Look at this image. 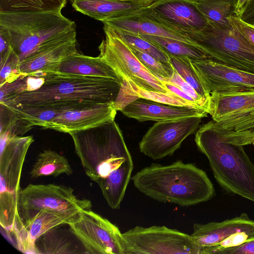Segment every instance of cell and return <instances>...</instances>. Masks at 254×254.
<instances>
[{"instance_id":"32","label":"cell","mask_w":254,"mask_h":254,"mask_svg":"<svg viewBox=\"0 0 254 254\" xmlns=\"http://www.w3.org/2000/svg\"><path fill=\"white\" fill-rule=\"evenodd\" d=\"M108 27L116 36L121 39L129 48L145 53L163 63L170 64L166 52L151 42L139 35Z\"/></svg>"},{"instance_id":"29","label":"cell","mask_w":254,"mask_h":254,"mask_svg":"<svg viewBox=\"0 0 254 254\" xmlns=\"http://www.w3.org/2000/svg\"><path fill=\"white\" fill-rule=\"evenodd\" d=\"M238 0H203L196 3L208 22L224 28L231 27L228 18L235 15Z\"/></svg>"},{"instance_id":"28","label":"cell","mask_w":254,"mask_h":254,"mask_svg":"<svg viewBox=\"0 0 254 254\" xmlns=\"http://www.w3.org/2000/svg\"><path fill=\"white\" fill-rule=\"evenodd\" d=\"M67 0H0V14L61 12Z\"/></svg>"},{"instance_id":"22","label":"cell","mask_w":254,"mask_h":254,"mask_svg":"<svg viewBox=\"0 0 254 254\" xmlns=\"http://www.w3.org/2000/svg\"><path fill=\"white\" fill-rule=\"evenodd\" d=\"M76 40L52 47L35 53L20 64L22 75L34 76L39 73L57 72L60 63L77 52Z\"/></svg>"},{"instance_id":"7","label":"cell","mask_w":254,"mask_h":254,"mask_svg":"<svg viewBox=\"0 0 254 254\" xmlns=\"http://www.w3.org/2000/svg\"><path fill=\"white\" fill-rule=\"evenodd\" d=\"M208 114L225 141L254 145V90L211 92Z\"/></svg>"},{"instance_id":"31","label":"cell","mask_w":254,"mask_h":254,"mask_svg":"<svg viewBox=\"0 0 254 254\" xmlns=\"http://www.w3.org/2000/svg\"><path fill=\"white\" fill-rule=\"evenodd\" d=\"M170 54L178 56L188 57L192 60L208 58L207 55L197 47L171 38L139 35Z\"/></svg>"},{"instance_id":"3","label":"cell","mask_w":254,"mask_h":254,"mask_svg":"<svg viewBox=\"0 0 254 254\" xmlns=\"http://www.w3.org/2000/svg\"><path fill=\"white\" fill-rule=\"evenodd\" d=\"M36 75L43 79L40 87L22 92L0 103L13 106L115 102L123 84L111 78L61 72H49Z\"/></svg>"},{"instance_id":"17","label":"cell","mask_w":254,"mask_h":254,"mask_svg":"<svg viewBox=\"0 0 254 254\" xmlns=\"http://www.w3.org/2000/svg\"><path fill=\"white\" fill-rule=\"evenodd\" d=\"M114 103H92L64 111L42 128L68 133L114 120L117 111Z\"/></svg>"},{"instance_id":"35","label":"cell","mask_w":254,"mask_h":254,"mask_svg":"<svg viewBox=\"0 0 254 254\" xmlns=\"http://www.w3.org/2000/svg\"><path fill=\"white\" fill-rule=\"evenodd\" d=\"M130 48L138 60L154 75L165 78H170L172 76L174 68L170 64L163 63L145 53Z\"/></svg>"},{"instance_id":"27","label":"cell","mask_w":254,"mask_h":254,"mask_svg":"<svg viewBox=\"0 0 254 254\" xmlns=\"http://www.w3.org/2000/svg\"><path fill=\"white\" fill-rule=\"evenodd\" d=\"M59 226L46 232L36 241L37 254L81 253L68 233L65 234L64 231L59 230Z\"/></svg>"},{"instance_id":"44","label":"cell","mask_w":254,"mask_h":254,"mask_svg":"<svg viewBox=\"0 0 254 254\" xmlns=\"http://www.w3.org/2000/svg\"><path fill=\"white\" fill-rule=\"evenodd\" d=\"M190 0V1H191L194 2L195 3H197V2H198L199 1H202L203 0Z\"/></svg>"},{"instance_id":"41","label":"cell","mask_w":254,"mask_h":254,"mask_svg":"<svg viewBox=\"0 0 254 254\" xmlns=\"http://www.w3.org/2000/svg\"><path fill=\"white\" fill-rule=\"evenodd\" d=\"M241 19L254 25V0H250L245 9L238 16Z\"/></svg>"},{"instance_id":"5","label":"cell","mask_w":254,"mask_h":254,"mask_svg":"<svg viewBox=\"0 0 254 254\" xmlns=\"http://www.w3.org/2000/svg\"><path fill=\"white\" fill-rule=\"evenodd\" d=\"M195 142L207 158L220 186L229 192L254 202V165L243 146L225 141L213 120L199 127Z\"/></svg>"},{"instance_id":"33","label":"cell","mask_w":254,"mask_h":254,"mask_svg":"<svg viewBox=\"0 0 254 254\" xmlns=\"http://www.w3.org/2000/svg\"><path fill=\"white\" fill-rule=\"evenodd\" d=\"M0 133H6L11 137L23 136L34 126L10 107L0 103Z\"/></svg>"},{"instance_id":"4","label":"cell","mask_w":254,"mask_h":254,"mask_svg":"<svg viewBox=\"0 0 254 254\" xmlns=\"http://www.w3.org/2000/svg\"><path fill=\"white\" fill-rule=\"evenodd\" d=\"M0 28L7 33L20 63L36 53L76 40V24L61 12L0 14Z\"/></svg>"},{"instance_id":"11","label":"cell","mask_w":254,"mask_h":254,"mask_svg":"<svg viewBox=\"0 0 254 254\" xmlns=\"http://www.w3.org/2000/svg\"><path fill=\"white\" fill-rule=\"evenodd\" d=\"M201 254H221L254 239V221L245 213L222 222L195 223L190 235Z\"/></svg>"},{"instance_id":"19","label":"cell","mask_w":254,"mask_h":254,"mask_svg":"<svg viewBox=\"0 0 254 254\" xmlns=\"http://www.w3.org/2000/svg\"><path fill=\"white\" fill-rule=\"evenodd\" d=\"M121 112L126 117L139 122H159L194 116L204 118L208 114L202 109L169 105L141 98L128 103Z\"/></svg>"},{"instance_id":"38","label":"cell","mask_w":254,"mask_h":254,"mask_svg":"<svg viewBox=\"0 0 254 254\" xmlns=\"http://www.w3.org/2000/svg\"><path fill=\"white\" fill-rule=\"evenodd\" d=\"M228 20L232 27L254 47V25L244 22L236 15L228 18Z\"/></svg>"},{"instance_id":"21","label":"cell","mask_w":254,"mask_h":254,"mask_svg":"<svg viewBox=\"0 0 254 254\" xmlns=\"http://www.w3.org/2000/svg\"><path fill=\"white\" fill-rule=\"evenodd\" d=\"M78 12L103 22L138 12L152 3L116 0H69Z\"/></svg>"},{"instance_id":"14","label":"cell","mask_w":254,"mask_h":254,"mask_svg":"<svg viewBox=\"0 0 254 254\" xmlns=\"http://www.w3.org/2000/svg\"><path fill=\"white\" fill-rule=\"evenodd\" d=\"M202 118L194 116L157 122L140 141V152L154 160L172 155L195 131Z\"/></svg>"},{"instance_id":"25","label":"cell","mask_w":254,"mask_h":254,"mask_svg":"<svg viewBox=\"0 0 254 254\" xmlns=\"http://www.w3.org/2000/svg\"><path fill=\"white\" fill-rule=\"evenodd\" d=\"M73 170L67 158L50 149L44 150L37 157L30 172L31 178L70 175Z\"/></svg>"},{"instance_id":"1","label":"cell","mask_w":254,"mask_h":254,"mask_svg":"<svg viewBox=\"0 0 254 254\" xmlns=\"http://www.w3.org/2000/svg\"><path fill=\"white\" fill-rule=\"evenodd\" d=\"M87 176L114 197L125 195L133 169L131 156L114 120L68 132Z\"/></svg>"},{"instance_id":"23","label":"cell","mask_w":254,"mask_h":254,"mask_svg":"<svg viewBox=\"0 0 254 254\" xmlns=\"http://www.w3.org/2000/svg\"><path fill=\"white\" fill-rule=\"evenodd\" d=\"M57 72L111 78L123 83L122 78L100 57L85 56L77 51L64 58L60 63Z\"/></svg>"},{"instance_id":"16","label":"cell","mask_w":254,"mask_h":254,"mask_svg":"<svg viewBox=\"0 0 254 254\" xmlns=\"http://www.w3.org/2000/svg\"><path fill=\"white\" fill-rule=\"evenodd\" d=\"M210 92L254 90V73L206 58L192 60Z\"/></svg>"},{"instance_id":"8","label":"cell","mask_w":254,"mask_h":254,"mask_svg":"<svg viewBox=\"0 0 254 254\" xmlns=\"http://www.w3.org/2000/svg\"><path fill=\"white\" fill-rule=\"evenodd\" d=\"M185 33L208 58L254 73V47L232 26L220 28L209 22L200 30Z\"/></svg>"},{"instance_id":"40","label":"cell","mask_w":254,"mask_h":254,"mask_svg":"<svg viewBox=\"0 0 254 254\" xmlns=\"http://www.w3.org/2000/svg\"><path fill=\"white\" fill-rule=\"evenodd\" d=\"M221 254H254V239L239 247L225 250Z\"/></svg>"},{"instance_id":"10","label":"cell","mask_w":254,"mask_h":254,"mask_svg":"<svg viewBox=\"0 0 254 254\" xmlns=\"http://www.w3.org/2000/svg\"><path fill=\"white\" fill-rule=\"evenodd\" d=\"M105 39L98 47L99 57L108 64L123 80L132 82L149 90L169 92L162 81L138 60L130 48L104 25Z\"/></svg>"},{"instance_id":"6","label":"cell","mask_w":254,"mask_h":254,"mask_svg":"<svg viewBox=\"0 0 254 254\" xmlns=\"http://www.w3.org/2000/svg\"><path fill=\"white\" fill-rule=\"evenodd\" d=\"M34 141L32 135L13 137L0 134V224L7 235L21 227L18 199L25 158Z\"/></svg>"},{"instance_id":"12","label":"cell","mask_w":254,"mask_h":254,"mask_svg":"<svg viewBox=\"0 0 254 254\" xmlns=\"http://www.w3.org/2000/svg\"><path fill=\"white\" fill-rule=\"evenodd\" d=\"M21 220L41 210L81 211L90 209L91 202L76 197L70 187L56 184H29L21 189L18 199Z\"/></svg>"},{"instance_id":"24","label":"cell","mask_w":254,"mask_h":254,"mask_svg":"<svg viewBox=\"0 0 254 254\" xmlns=\"http://www.w3.org/2000/svg\"><path fill=\"white\" fill-rule=\"evenodd\" d=\"M138 98L169 105L203 110L198 104L187 101L171 92L164 93L144 89L132 82L126 80H123L121 89L114 103L116 109L121 111L128 103Z\"/></svg>"},{"instance_id":"20","label":"cell","mask_w":254,"mask_h":254,"mask_svg":"<svg viewBox=\"0 0 254 254\" xmlns=\"http://www.w3.org/2000/svg\"><path fill=\"white\" fill-rule=\"evenodd\" d=\"M144 8L126 16L104 21L102 22L104 25L114 29L140 35L171 38L195 46L186 33L164 25L146 13Z\"/></svg>"},{"instance_id":"26","label":"cell","mask_w":254,"mask_h":254,"mask_svg":"<svg viewBox=\"0 0 254 254\" xmlns=\"http://www.w3.org/2000/svg\"><path fill=\"white\" fill-rule=\"evenodd\" d=\"M87 104L88 103L72 105H19L9 107L34 126H39L42 128L62 112L76 109Z\"/></svg>"},{"instance_id":"9","label":"cell","mask_w":254,"mask_h":254,"mask_svg":"<svg viewBox=\"0 0 254 254\" xmlns=\"http://www.w3.org/2000/svg\"><path fill=\"white\" fill-rule=\"evenodd\" d=\"M124 254H201L190 235L164 226H135L122 233Z\"/></svg>"},{"instance_id":"43","label":"cell","mask_w":254,"mask_h":254,"mask_svg":"<svg viewBox=\"0 0 254 254\" xmlns=\"http://www.w3.org/2000/svg\"><path fill=\"white\" fill-rule=\"evenodd\" d=\"M123 1H142L152 3L157 0H116Z\"/></svg>"},{"instance_id":"13","label":"cell","mask_w":254,"mask_h":254,"mask_svg":"<svg viewBox=\"0 0 254 254\" xmlns=\"http://www.w3.org/2000/svg\"><path fill=\"white\" fill-rule=\"evenodd\" d=\"M67 225L87 254H124L119 228L90 209L80 211Z\"/></svg>"},{"instance_id":"36","label":"cell","mask_w":254,"mask_h":254,"mask_svg":"<svg viewBox=\"0 0 254 254\" xmlns=\"http://www.w3.org/2000/svg\"><path fill=\"white\" fill-rule=\"evenodd\" d=\"M29 75H21L15 81L0 85V103L25 91L29 90Z\"/></svg>"},{"instance_id":"2","label":"cell","mask_w":254,"mask_h":254,"mask_svg":"<svg viewBox=\"0 0 254 254\" xmlns=\"http://www.w3.org/2000/svg\"><path fill=\"white\" fill-rule=\"evenodd\" d=\"M134 187L156 201L182 206L204 202L215 195L206 173L192 163L178 160L168 165L152 164L131 178Z\"/></svg>"},{"instance_id":"37","label":"cell","mask_w":254,"mask_h":254,"mask_svg":"<svg viewBox=\"0 0 254 254\" xmlns=\"http://www.w3.org/2000/svg\"><path fill=\"white\" fill-rule=\"evenodd\" d=\"M155 76L160 80L168 81L177 86L184 92L201 104L205 108L208 113L209 102L202 98L196 91L179 75L174 68L173 75L170 78H165L157 75Z\"/></svg>"},{"instance_id":"30","label":"cell","mask_w":254,"mask_h":254,"mask_svg":"<svg viewBox=\"0 0 254 254\" xmlns=\"http://www.w3.org/2000/svg\"><path fill=\"white\" fill-rule=\"evenodd\" d=\"M167 55L173 67L204 99L209 102L210 93L199 72L193 65L192 59L186 56Z\"/></svg>"},{"instance_id":"42","label":"cell","mask_w":254,"mask_h":254,"mask_svg":"<svg viewBox=\"0 0 254 254\" xmlns=\"http://www.w3.org/2000/svg\"><path fill=\"white\" fill-rule=\"evenodd\" d=\"M250 0H238L236 9L235 15L239 16L247 5Z\"/></svg>"},{"instance_id":"39","label":"cell","mask_w":254,"mask_h":254,"mask_svg":"<svg viewBox=\"0 0 254 254\" xmlns=\"http://www.w3.org/2000/svg\"><path fill=\"white\" fill-rule=\"evenodd\" d=\"M165 87L166 88L168 92H171L174 94L187 100L190 102L196 103L199 105L204 110L207 112L205 108L199 103L195 100L190 95L184 92L182 89H181L177 86L175 84L166 81L161 80Z\"/></svg>"},{"instance_id":"34","label":"cell","mask_w":254,"mask_h":254,"mask_svg":"<svg viewBox=\"0 0 254 254\" xmlns=\"http://www.w3.org/2000/svg\"><path fill=\"white\" fill-rule=\"evenodd\" d=\"M20 60L13 49L0 60V85L15 81L22 74Z\"/></svg>"},{"instance_id":"18","label":"cell","mask_w":254,"mask_h":254,"mask_svg":"<svg viewBox=\"0 0 254 254\" xmlns=\"http://www.w3.org/2000/svg\"><path fill=\"white\" fill-rule=\"evenodd\" d=\"M80 211L41 210L22 219L21 231L16 238L13 245L23 253L37 254L35 243L40 236L55 227L67 225L74 219Z\"/></svg>"},{"instance_id":"15","label":"cell","mask_w":254,"mask_h":254,"mask_svg":"<svg viewBox=\"0 0 254 254\" xmlns=\"http://www.w3.org/2000/svg\"><path fill=\"white\" fill-rule=\"evenodd\" d=\"M144 10L164 25L184 33L200 30L209 22L196 3L188 0H157Z\"/></svg>"}]
</instances>
